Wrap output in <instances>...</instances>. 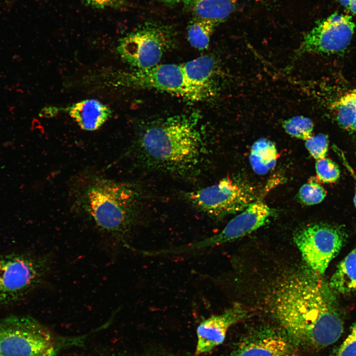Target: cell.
<instances>
[{
  "label": "cell",
  "mask_w": 356,
  "mask_h": 356,
  "mask_svg": "<svg viewBox=\"0 0 356 356\" xmlns=\"http://www.w3.org/2000/svg\"><path fill=\"white\" fill-rule=\"evenodd\" d=\"M271 305L273 317L298 348H325L344 332L336 294L311 269L284 279L274 291Z\"/></svg>",
  "instance_id": "1"
},
{
  "label": "cell",
  "mask_w": 356,
  "mask_h": 356,
  "mask_svg": "<svg viewBox=\"0 0 356 356\" xmlns=\"http://www.w3.org/2000/svg\"><path fill=\"white\" fill-rule=\"evenodd\" d=\"M71 209L104 235L127 245L125 238L137 222L140 192L133 183L87 172L70 186Z\"/></svg>",
  "instance_id": "2"
},
{
  "label": "cell",
  "mask_w": 356,
  "mask_h": 356,
  "mask_svg": "<svg viewBox=\"0 0 356 356\" xmlns=\"http://www.w3.org/2000/svg\"><path fill=\"white\" fill-rule=\"evenodd\" d=\"M132 147L139 159L150 167L177 173L196 165L204 150L196 122L182 116L147 128Z\"/></svg>",
  "instance_id": "3"
},
{
  "label": "cell",
  "mask_w": 356,
  "mask_h": 356,
  "mask_svg": "<svg viewBox=\"0 0 356 356\" xmlns=\"http://www.w3.org/2000/svg\"><path fill=\"white\" fill-rule=\"evenodd\" d=\"M49 254L11 252L0 255V308L20 303L43 285L50 272Z\"/></svg>",
  "instance_id": "4"
},
{
  "label": "cell",
  "mask_w": 356,
  "mask_h": 356,
  "mask_svg": "<svg viewBox=\"0 0 356 356\" xmlns=\"http://www.w3.org/2000/svg\"><path fill=\"white\" fill-rule=\"evenodd\" d=\"M58 350L51 331L34 317L0 318V356H56Z\"/></svg>",
  "instance_id": "5"
},
{
  "label": "cell",
  "mask_w": 356,
  "mask_h": 356,
  "mask_svg": "<svg viewBox=\"0 0 356 356\" xmlns=\"http://www.w3.org/2000/svg\"><path fill=\"white\" fill-rule=\"evenodd\" d=\"M173 30L156 22L146 21L136 31L123 38L118 51L122 58L137 69L154 67L174 43Z\"/></svg>",
  "instance_id": "6"
},
{
  "label": "cell",
  "mask_w": 356,
  "mask_h": 356,
  "mask_svg": "<svg viewBox=\"0 0 356 356\" xmlns=\"http://www.w3.org/2000/svg\"><path fill=\"white\" fill-rule=\"evenodd\" d=\"M347 237L344 226L317 223L299 230L293 238L310 269L322 275L344 246Z\"/></svg>",
  "instance_id": "7"
},
{
  "label": "cell",
  "mask_w": 356,
  "mask_h": 356,
  "mask_svg": "<svg viewBox=\"0 0 356 356\" xmlns=\"http://www.w3.org/2000/svg\"><path fill=\"white\" fill-rule=\"evenodd\" d=\"M186 196L195 208L209 216L218 218L241 212L255 199L251 186L230 178L188 192Z\"/></svg>",
  "instance_id": "8"
},
{
  "label": "cell",
  "mask_w": 356,
  "mask_h": 356,
  "mask_svg": "<svg viewBox=\"0 0 356 356\" xmlns=\"http://www.w3.org/2000/svg\"><path fill=\"white\" fill-rule=\"evenodd\" d=\"M273 210L261 201H254L231 219L219 233L201 241L166 249L167 255L193 253L242 237L264 225Z\"/></svg>",
  "instance_id": "9"
},
{
  "label": "cell",
  "mask_w": 356,
  "mask_h": 356,
  "mask_svg": "<svg viewBox=\"0 0 356 356\" xmlns=\"http://www.w3.org/2000/svg\"><path fill=\"white\" fill-rule=\"evenodd\" d=\"M355 28L351 16L334 13L319 21L305 35L296 55L307 53L332 54L343 52L350 44Z\"/></svg>",
  "instance_id": "10"
},
{
  "label": "cell",
  "mask_w": 356,
  "mask_h": 356,
  "mask_svg": "<svg viewBox=\"0 0 356 356\" xmlns=\"http://www.w3.org/2000/svg\"><path fill=\"white\" fill-rule=\"evenodd\" d=\"M129 83L136 87L165 91L192 101L204 99L187 81L181 64H158L137 69L130 75Z\"/></svg>",
  "instance_id": "11"
},
{
  "label": "cell",
  "mask_w": 356,
  "mask_h": 356,
  "mask_svg": "<svg viewBox=\"0 0 356 356\" xmlns=\"http://www.w3.org/2000/svg\"><path fill=\"white\" fill-rule=\"evenodd\" d=\"M228 356H298V347L281 328L261 326L244 337Z\"/></svg>",
  "instance_id": "12"
},
{
  "label": "cell",
  "mask_w": 356,
  "mask_h": 356,
  "mask_svg": "<svg viewBox=\"0 0 356 356\" xmlns=\"http://www.w3.org/2000/svg\"><path fill=\"white\" fill-rule=\"evenodd\" d=\"M247 314L241 306L234 305L222 313L203 320L197 328L195 355L210 352L222 344L229 327L244 319Z\"/></svg>",
  "instance_id": "13"
},
{
  "label": "cell",
  "mask_w": 356,
  "mask_h": 356,
  "mask_svg": "<svg viewBox=\"0 0 356 356\" xmlns=\"http://www.w3.org/2000/svg\"><path fill=\"white\" fill-rule=\"evenodd\" d=\"M181 67L188 82L204 99L212 94L216 64L212 57L201 56L181 64Z\"/></svg>",
  "instance_id": "14"
},
{
  "label": "cell",
  "mask_w": 356,
  "mask_h": 356,
  "mask_svg": "<svg viewBox=\"0 0 356 356\" xmlns=\"http://www.w3.org/2000/svg\"><path fill=\"white\" fill-rule=\"evenodd\" d=\"M68 112L81 129L89 131L98 129L111 115L107 106L93 99L74 104L68 108Z\"/></svg>",
  "instance_id": "15"
},
{
  "label": "cell",
  "mask_w": 356,
  "mask_h": 356,
  "mask_svg": "<svg viewBox=\"0 0 356 356\" xmlns=\"http://www.w3.org/2000/svg\"><path fill=\"white\" fill-rule=\"evenodd\" d=\"M183 8L193 17L209 20L220 24L235 8L236 0H183Z\"/></svg>",
  "instance_id": "16"
},
{
  "label": "cell",
  "mask_w": 356,
  "mask_h": 356,
  "mask_svg": "<svg viewBox=\"0 0 356 356\" xmlns=\"http://www.w3.org/2000/svg\"><path fill=\"white\" fill-rule=\"evenodd\" d=\"M328 283L336 294L356 291V245L338 264Z\"/></svg>",
  "instance_id": "17"
},
{
  "label": "cell",
  "mask_w": 356,
  "mask_h": 356,
  "mask_svg": "<svg viewBox=\"0 0 356 356\" xmlns=\"http://www.w3.org/2000/svg\"><path fill=\"white\" fill-rule=\"evenodd\" d=\"M277 155V149L272 142L267 138H260L252 146L250 164L256 174L265 175L275 167Z\"/></svg>",
  "instance_id": "18"
},
{
  "label": "cell",
  "mask_w": 356,
  "mask_h": 356,
  "mask_svg": "<svg viewBox=\"0 0 356 356\" xmlns=\"http://www.w3.org/2000/svg\"><path fill=\"white\" fill-rule=\"evenodd\" d=\"M332 107L338 125L356 134V89L345 93L336 100Z\"/></svg>",
  "instance_id": "19"
},
{
  "label": "cell",
  "mask_w": 356,
  "mask_h": 356,
  "mask_svg": "<svg viewBox=\"0 0 356 356\" xmlns=\"http://www.w3.org/2000/svg\"><path fill=\"white\" fill-rule=\"evenodd\" d=\"M219 25L209 20L193 17L187 28V38L189 44L199 50L207 49L211 37Z\"/></svg>",
  "instance_id": "20"
},
{
  "label": "cell",
  "mask_w": 356,
  "mask_h": 356,
  "mask_svg": "<svg viewBox=\"0 0 356 356\" xmlns=\"http://www.w3.org/2000/svg\"><path fill=\"white\" fill-rule=\"evenodd\" d=\"M282 125L285 132L294 137L306 140L312 136L313 123L309 118L293 117L283 121Z\"/></svg>",
  "instance_id": "21"
},
{
  "label": "cell",
  "mask_w": 356,
  "mask_h": 356,
  "mask_svg": "<svg viewBox=\"0 0 356 356\" xmlns=\"http://www.w3.org/2000/svg\"><path fill=\"white\" fill-rule=\"evenodd\" d=\"M326 192L324 188L314 178L303 184L299 190L298 198L306 205H312L321 202L325 198Z\"/></svg>",
  "instance_id": "22"
},
{
  "label": "cell",
  "mask_w": 356,
  "mask_h": 356,
  "mask_svg": "<svg viewBox=\"0 0 356 356\" xmlns=\"http://www.w3.org/2000/svg\"><path fill=\"white\" fill-rule=\"evenodd\" d=\"M315 171L317 179L324 183L335 182L340 176L338 166L326 157L316 160Z\"/></svg>",
  "instance_id": "23"
},
{
  "label": "cell",
  "mask_w": 356,
  "mask_h": 356,
  "mask_svg": "<svg viewBox=\"0 0 356 356\" xmlns=\"http://www.w3.org/2000/svg\"><path fill=\"white\" fill-rule=\"evenodd\" d=\"M305 141V146L313 158L317 160L326 157L329 143L327 135L319 134Z\"/></svg>",
  "instance_id": "24"
},
{
  "label": "cell",
  "mask_w": 356,
  "mask_h": 356,
  "mask_svg": "<svg viewBox=\"0 0 356 356\" xmlns=\"http://www.w3.org/2000/svg\"><path fill=\"white\" fill-rule=\"evenodd\" d=\"M329 356H356V322L345 340L333 350Z\"/></svg>",
  "instance_id": "25"
},
{
  "label": "cell",
  "mask_w": 356,
  "mask_h": 356,
  "mask_svg": "<svg viewBox=\"0 0 356 356\" xmlns=\"http://www.w3.org/2000/svg\"><path fill=\"white\" fill-rule=\"evenodd\" d=\"M88 6L97 9H112L126 10L130 6L128 0H82Z\"/></svg>",
  "instance_id": "26"
},
{
  "label": "cell",
  "mask_w": 356,
  "mask_h": 356,
  "mask_svg": "<svg viewBox=\"0 0 356 356\" xmlns=\"http://www.w3.org/2000/svg\"><path fill=\"white\" fill-rule=\"evenodd\" d=\"M333 147L334 151L336 152L339 158L341 159L342 163L346 168L347 170L349 172L350 175L352 176L355 181V189L353 201L355 206L356 208V173L353 170V168H352L349 163L348 162L343 152L336 145H334Z\"/></svg>",
  "instance_id": "27"
},
{
  "label": "cell",
  "mask_w": 356,
  "mask_h": 356,
  "mask_svg": "<svg viewBox=\"0 0 356 356\" xmlns=\"http://www.w3.org/2000/svg\"><path fill=\"white\" fill-rule=\"evenodd\" d=\"M142 356H181L166 351L152 350L146 351Z\"/></svg>",
  "instance_id": "28"
},
{
  "label": "cell",
  "mask_w": 356,
  "mask_h": 356,
  "mask_svg": "<svg viewBox=\"0 0 356 356\" xmlns=\"http://www.w3.org/2000/svg\"><path fill=\"white\" fill-rule=\"evenodd\" d=\"M343 7L354 14H356V0H339Z\"/></svg>",
  "instance_id": "29"
},
{
  "label": "cell",
  "mask_w": 356,
  "mask_h": 356,
  "mask_svg": "<svg viewBox=\"0 0 356 356\" xmlns=\"http://www.w3.org/2000/svg\"><path fill=\"white\" fill-rule=\"evenodd\" d=\"M163 4H165L168 5H174L177 3H178L183 0H158Z\"/></svg>",
  "instance_id": "30"
}]
</instances>
